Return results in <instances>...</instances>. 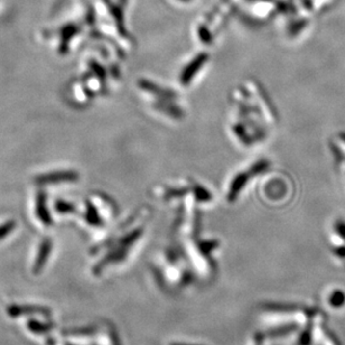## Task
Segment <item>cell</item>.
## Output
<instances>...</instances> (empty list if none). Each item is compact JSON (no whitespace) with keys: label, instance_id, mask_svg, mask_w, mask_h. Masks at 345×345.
Masks as SVG:
<instances>
[{"label":"cell","instance_id":"6da1fadb","mask_svg":"<svg viewBox=\"0 0 345 345\" xmlns=\"http://www.w3.org/2000/svg\"><path fill=\"white\" fill-rule=\"evenodd\" d=\"M229 133L241 148L252 149L268 139L277 122L270 100L255 81L238 85L230 98Z\"/></svg>","mask_w":345,"mask_h":345},{"label":"cell","instance_id":"7a4b0ae2","mask_svg":"<svg viewBox=\"0 0 345 345\" xmlns=\"http://www.w3.org/2000/svg\"><path fill=\"white\" fill-rule=\"evenodd\" d=\"M138 92L147 108L155 116L169 122H181L186 117V110L181 93L158 81L141 79L137 84Z\"/></svg>","mask_w":345,"mask_h":345},{"label":"cell","instance_id":"3957f363","mask_svg":"<svg viewBox=\"0 0 345 345\" xmlns=\"http://www.w3.org/2000/svg\"><path fill=\"white\" fill-rule=\"evenodd\" d=\"M154 192L155 196L161 201H183L185 204H210L214 198L209 187L192 178L162 184L158 186L157 189H154Z\"/></svg>","mask_w":345,"mask_h":345},{"label":"cell","instance_id":"277c9868","mask_svg":"<svg viewBox=\"0 0 345 345\" xmlns=\"http://www.w3.org/2000/svg\"><path fill=\"white\" fill-rule=\"evenodd\" d=\"M269 168V161L265 159H260L253 162V164L243 167L230 177L228 184L225 185L224 198L229 202H236L240 198L248 186L251 183V180L258 178L267 172Z\"/></svg>","mask_w":345,"mask_h":345},{"label":"cell","instance_id":"5b68a950","mask_svg":"<svg viewBox=\"0 0 345 345\" xmlns=\"http://www.w3.org/2000/svg\"><path fill=\"white\" fill-rule=\"evenodd\" d=\"M210 62V56L205 53H200L189 58L178 72V84L182 88L187 89L193 85Z\"/></svg>","mask_w":345,"mask_h":345},{"label":"cell","instance_id":"8992f818","mask_svg":"<svg viewBox=\"0 0 345 345\" xmlns=\"http://www.w3.org/2000/svg\"><path fill=\"white\" fill-rule=\"evenodd\" d=\"M78 178V174L74 172H59L56 174H49L42 177L46 183H56V182H74Z\"/></svg>","mask_w":345,"mask_h":345},{"label":"cell","instance_id":"52a82bcc","mask_svg":"<svg viewBox=\"0 0 345 345\" xmlns=\"http://www.w3.org/2000/svg\"><path fill=\"white\" fill-rule=\"evenodd\" d=\"M328 301H330L331 306L334 308H341L344 306L345 304V292L340 291H334L330 295V298H328Z\"/></svg>","mask_w":345,"mask_h":345},{"label":"cell","instance_id":"ba28073f","mask_svg":"<svg viewBox=\"0 0 345 345\" xmlns=\"http://www.w3.org/2000/svg\"><path fill=\"white\" fill-rule=\"evenodd\" d=\"M311 341H312V323H309L308 328H306L300 336L299 343L300 345H309L311 344Z\"/></svg>","mask_w":345,"mask_h":345},{"label":"cell","instance_id":"9c48e42d","mask_svg":"<svg viewBox=\"0 0 345 345\" xmlns=\"http://www.w3.org/2000/svg\"><path fill=\"white\" fill-rule=\"evenodd\" d=\"M335 255H338L339 257L341 258H345V247H339V248H336L335 249Z\"/></svg>","mask_w":345,"mask_h":345}]
</instances>
